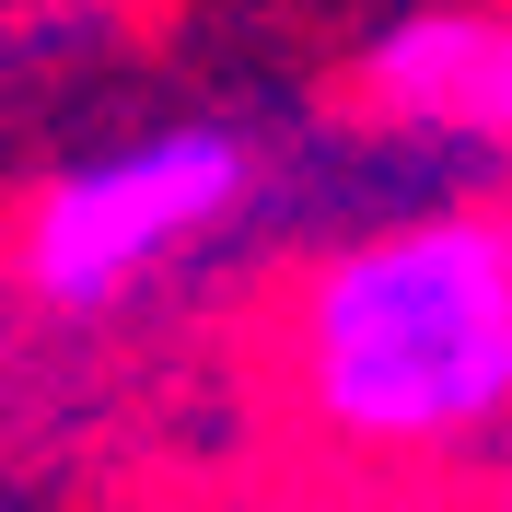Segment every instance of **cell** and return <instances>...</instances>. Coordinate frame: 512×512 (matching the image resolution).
<instances>
[{"mask_svg":"<svg viewBox=\"0 0 512 512\" xmlns=\"http://www.w3.org/2000/svg\"><path fill=\"white\" fill-rule=\"evenodd\" d=\"M489 478H431V489H361V512H501V501H478Z\"/></svg>","mask_w":512,"mask_h":512,"instance_id":"obj_4","label":"cell"},{"mask_svg":"<svg viewBox=\"0 0 512 512\" xmlns=\"http://www.w3.org/2000/svg\"><path fill=\"white\" fill-rule=\"evenodd\" d=\"M489 222H501V245H512V175H501V187H489Z\"/></svg>","mask_w":512,"mask_h":512,"instance_id":"obj_5","label":"cell"},{"mask_svg":"<svg viewBox=\"0 0 512 512\" xmlns=\"http://www.w3.org/2000/svg\"><path fill=\"white\" fill-rule=\"evenodd\" d=\"M256 396L350 501L512 466V245L489 198L431 187L303 245L256 315Z\"/></svg>","mask_w":512,"mask_h":512,"instance_id":"obj_1","label":"cell"},{"mask_svg":"<svg viewBox=\"0 0 512 512\" xmlns=\"http://www.w3.org/2000/svg\"><path fill=\"white\" fill-rule=\"evenodd\" d=\"M350 117L431 163L512 175V0H419L350 47Z\"/></svg>","mask_w":512,"mask_h":512,"instance_id":"obj_3","label":"cell"},{"mask_svg":"<svg viewBox=\"0 0 512 512\" xmlns=\"http://www.w3.org/2000/svg\"><path fill=\"white\" fill-rule=\"evenodd\" d=\"M268 198V152L233 117H163L140 140L59 163L47 187L12 210V291L59 326L128 315L152 280L210 256L233 222Z\"/></svg>","mask_w":512,"mask_h":512,"instance_id":"obj_2","label":"cell"}]
</instances>
